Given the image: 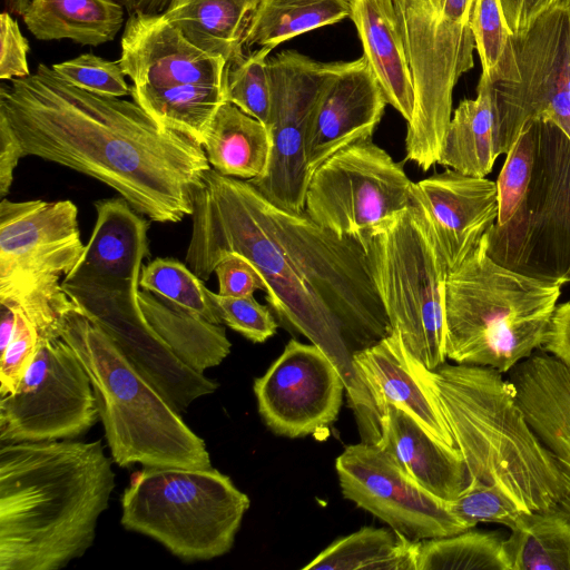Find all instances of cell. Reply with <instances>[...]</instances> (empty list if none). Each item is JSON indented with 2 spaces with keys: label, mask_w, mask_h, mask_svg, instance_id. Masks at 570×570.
<instances>
[{
  "label": "cell",
  "mask_w": 570,
  "mask_h": 570,
  "mask_svg": "<svg viewBox=\"0 0 570 570\" xmlns=\"http://www.w3.org/2000/svg\"><path fill=\"white\" fill-rule=\"evenodd\" d=\"M191 217L187 266L206 282L225 255L247 258L283 325L337 368L356 423H376L380 410L352 355L393 331L362 242L336 235L305 212L281 208L249 181L213 168L196 191Z\"/></svg>",
  "instance_id": "cell-1"
},
{
  "label": "cell",
  "mask_w": 570,
  "mask_h": 570,
  "mask_svg": "<svg viewBox=\"0 0 570 570\" xmlns=\"http://www.w3.org/2000/svg\"><path fill=\"white\" fill-rule=\"evenodd\" d=\"M0 118L22 155L108 185L150 222L178 223L212 167L203 145L160 125L135 100L80 89L40 63L2 83Z\"/></svg>",
  "instance_id": "cell-2"
},
{
  "label": "cell",
  "mask_w": 570,
  "mask_h": 570,
  "mask_svg": "<svg viewBox=\"0 0 570 570\" xmlns=\"http://www.w3.org/2000/svg\"><path fill=\"white\" fill-rule=\"evenodd\" d=\"M101 440L1 444L0 570H59L92 546L116 487Z\"/></svg>",
  "instance_id": "cell-3"
},
{
  "label": "cell",
  "mask_w": 570,
  "mask_h": 570,
  "mask_svg": "<svg viewBox=\"0 0 570 570\" xmlns=\"http://www.w3.org/2000/svg\"><path fill=\"white\" fill-rule=\"evenodd\" d=\"M146 219L125 203L97 209L96 223L61 286L129 362L180 413L218 384L184 363L157 334L138 301L142 262L150 255Z\"/></svg>",
  "instance_id": "cell-4"
},
{
  "label": "cell",
  "mask_w": 570,
  "mask_h": 570,
  "mask_svg": "<svg viewBox=\"0 0 570 570\" xmlns=\"http://www.w3.org/2000/svg\"><path fill=\"white\" fill-rule=\"evenodd\" d=\"M410 358L449 424L468 485L493 488L523 512L557 508V465L528 422L513 383L488 366L444 363L431 371Z\"/></svg>",
  "instance_id": "cell-5"
},
{
  "label": "cell",
  "mask_w": 570,
  "mask_h": 570,
  "mask_svg": "<svg viewBox=\"0 0 570 570\" xmlns=\"http://www.w3.org/2000/svg\"><path fill=\"white\" fill-rule=\"evenodd\" d=\"M563 283L500 265L485 234L445 279L446 358L509 373L540 348Z\"/></svg>",
  "instance_id": "cell-6"
},
{
  "label": "cell",
  "mask_w": 570,
  "mask_h": 570,
  "mask_svg": "<svg viewBox=\"0 0 570 570\" xmlns=\"http://www.w3.org/2000/svg\"><path fill=\"white\" fill-rule=\"evenodd\" d=\"M61 338L73 350L90 379L117 465L212 468L205 441L77 306L65 317Z\"/></svg>",
  "instance_id": "cell-7"
},
{
  "label": "cell",
  "mask_w": 570,
  "mask_h": 570,
  "mask_svg": "<svg viewBox=\"0 0 570 570\" xmlns=\"http://www.w3.org/2000/svg\"><path fill=\"white\" fill-rule=\"evenodd\" d=\"M121 525L184 561H206L234 546L250 500L217 469L145 466L121 498Z\"/></svg>",
  "instance_id": "cell-8"
},
{
  "label": "cell",
  "mask_w": 570,
  "mask_h": 570,
  "mask_svg": "<svg viewBox=\"0 0 570 570\" xmlns=\"http://www.w3.org/2000/svg\"><path fill=\"white\" fill-rule=\"evenodd\" d=\"M392 331L428 370L444 364L448 267L433 232L413 202L361 240Z\"/></svg>",
  "instance_id": "cell-9"
},
{
  "label": "cell",
  "mask_w": 570,
  "mask_h": 570,
  "mask_svg": "<svg viewBox=\"0 0 570 570\" xmlns=\"http://www.w3.org/2000/svg\"><path fill=\"white\" fill-rule=\"evenodd\" d=\"M476 1L393 0L414 86L405 159L424 171L438 164L452 117L454 87L474 66Z\"/></svg>",
  "instance_id": "cell-10"
},
{
  "label": "cell",
  "mask_w": 570,
  "mask_h": 570,
  "mask_svg": "<svg viewBox=\"0 0 570 570\" xmlns=\"http://www.w3.org/2000/svg\"><path fill=\"white\" fill-rule=\"evenodd\" d=\"M413 181L372 139L336 151L311 175L304 212L341 237L362 240L412 203Z\"/></svg>",
  "instance_id": "cell-11"
},
{
  "label": "cell",
  "mask_w": 570,
  "mask_h": 570,
  "mask_svg": "<svg viewBox=\"0 0 570 570\" xmlns=\"http://www.w3.org/2000/svg\"><path fill=\"white\" fill-rule=\"evenodd\" d=\"M99 419L90 379L61 338L42 341L17 390L0 400V442L73 440Z\"/></svg>",
  "instance_id": "cell-12"
},
{
  "label": "cell",
  "mask_w": 570,
  "mask_h": 570,
  "mask_svg": "<svg viewBox=\"0 0 570 570\" xmlns=\"http://www.w3.org/2000/svg\"><path fill=\"white\" fill-rule=\"evenodd\" d=\"M513 41L520 78L493 83L501 155L530 122L553 125L570 144V1L561 0Z\"/></svg>",
  "instance_id": "cell-13"
},
{
  "label": "cell",
  "mask_w": 570,
  "mask_h": 570,
  "mask_svg": "<svg viewBox=\"0 0 570 570\" xmlns=\"http://www.w3.org/2000/svg\"><path fill=\"white\" fill-rule=\"evenodd\" d=\"M272 107V151L266 171L249 181L274 205L304 212L311 170L305 155L309 121L320 96L338 62L323 63L298 51L284 50L267 61Z\"/></svg>",
  "instance_id": "cell-14"
},
{
  "label": "cell",
  "mask_w": 570,
  "mask_h": 570,
  "mask_svg": "<svg viewBox=\"0 0 570 570\" xmlns=\"http://www.w3.org/2000/svg\"><path fill=\"white\" fill-rule=\"evenodd\" d=\"M335 469L345 499L411 540L469 530L445 500L421 487L376 445H348L337 456Z\"/></svg>",
  "instance_id": "cell-15"
},
{
  "label": "cell",
  "mask_w": 570,
  "mask_h": 570,
  "mask_svg": "<svg viewBox=\"0 0 570 570\" xmlns=\"http://www.w3.org/2000/svg\"><path fill=\"white\" fill-rule=\"evenodd\" d=\"M85 245L71 200L0 202V294L59 281Z\"/></svg>",
  "instance_id": "cell-16"
},
{
  "label": "cell",
  "mask_w": 570,
  "mask_h": 570,
  "mask_svg": "<svg viewBox=\"0 0 570 570\" xmlns=\"http://www.w3.org/2000/svg\"><path fill=\"white\" fill-rule=\"evenodd\" d=\"M258 412L276 434L303 438L333 423L345 392L332 361L314 344L291 340L254 381Z\"/></svg>",
  "instance_id": "cell-17"
},
{
  "label": "cell",
  "mask_w": 570,
  "mask_h": 570,
  "mask_svg": "<svg viewBox=\"0 0 570 570\" xmlns=\"http://www.w3.org/2000/svg\"><path fill=\"white\" fill-rule=\"evenodd\" d=\"M120 47L118 61L134 87H225L227 60L190 42L163 13L129 14Z\"/></svg>",
  "instance_id": "cell-18"
},
{
  "label": "cell",
  "mask_w": 570,
  "mask_h": 570,
  "mask_svg": "<svg viewBox=\"0 0 570 570\" xmlns=\"http://www.w3.org/2000/svg\"><path fill=\"white\" fill-rule=\"evenodd\" d=\"M449 273L476 248L498 218L497 184L446 168L412 186Z\"/></svg>",
  "instance_id": "cell-19"
},
{
  "label": "cell",
  "mask_w": 570,
  "mask_h": 570,
  "mask_svg": "<svg viewBox=\"0 0 570 570\" xmlns=\"http://www.w3.org/2000/svg\"><path fill=\"white\" fill-rule=\"evenodd\" d=\"M386 105L364 56L338 62L309 121L305 155L311 173L344 147L372 139Z\"/></svg>",
  "instance_id": "cell-20"
},
{
  "label": "cell",
  "mask_w": 570,
  "mask_h": 570,
  "mask_svg": "<svg viewBox=\"0 0 570 570\" xmlns=\"http://www.w3.org/2000/svg\"><path fill=\"white\" fill-rule=\"evenodd\" d=\"M509 374L528 422L554 460L561 485L558 507L570 519V370L540 353Z\"/></svg>",
  "instance_id": "cell-21"
},
{
  "label": "cell",
  "mask_w": 570,
  "mask_h": 570,
  "mask_svg": "<svg viewBox=\"0 0 570 570\" xmlns=\"http://www.w3.org/2000/svg\"><path fill=\"white\" fill-rule=\"evenodd\" d=\"M352 356L381 414L384 405L393 404L405 411L435 440L456 448L439 403L415 373L410 353L396 333L392 332L380 342L354 351Z\"/></svg>",
  "instance_id": "cell-22"
},
{
  "label": "cell",
  "mask_w": 570,
  "mask_h": 570,
  "mask_svg": "<svg viewBox=\"0 0 570 570\" xmlns=\"http://www.w3.org/2000/svg\"><path fill=\"white\" fill-rule=\"evenodd\" d=\"M379 448L421 487L442 500L456 499L468 485V471L459 449L435 440L393 404L382 409Z\"/></svg>",
  "instance_id": "cell-23"
},
{
  "label": "cell",
  "mask_w": 570,
  "mask_h": 570,
  "mask_svg": "<svg viewBox=\"0 0 570 570\" xmlns=\"http://www.w3.org/2000/svg\"><path fill=\"white\" fill-rule=\"evenodd\" d=\"M350 18L387 104L410 122L414 86L393 0H352Z\"/></svg>",
  "instance_id": "cell-24"
},
{
  "label": "cell",
  "mask_w": 570,
  "mask_h": 570,
  "mask_svg": "<svg viewBox=\"0 0 570 570\" xmlns=\"http://www.w3.org/2000/svg\"><path fill=\"white\" fill-rule=\"evenodd\" d=\"M500 155L497 94L494 85L481 73L476 97L462 100L451 117L438 164L485 177Z\"/></svg>",
  "instance_id": "cell-25"
},
{
  "label": "cell",
  "mask_w": 570,
  "mask_h": 570,
  "mask_svg": "<svg viewBox=\"0 0 570 570\" xmlns=\"http://www.w3.org/2000/svg\"><path fill=\"white\" fill-rule=\"evenodd\" d=\"M125 10L117 0H30L21 17L39 40L97 47L115 39Z\"/></svg>",
  "instance_id": "cell-26"
},
{
  "label": "cell",
  "mask_w": 570,
  "mask_h": 570,
  "mask_svg": "<svg viewBox=\"0 0 570 570\" xmlns=\"http://www.w3.org/2000/svg\"><path fill=\"white\" fill-rule=\"evenodd\" d=\"M203 147L213 169L249 180L266 171L272 139L263 122L226 101L215 114Z\"/></svg>",
  "instance_id": "cell-27"
},
{
  "label": "cell",
  "mask_w": 570,
  "mask_h": 570,
  "mask_svg": "<svg viewBox=\"0 0 570 570\" xmlns=\"http://www.w3.org/2000/svg\"><path fill=\"white\" fill-rule=\"evenodd\" d=\"M259 1L171 0L163 14L190 42L228 63L245 53V35Z\"/></svg>",
  "instance_id": "cell-28"
},
{
  "label": "cell",
  "mask_w": 570,
  "mask_h": 570,
  "mask_svg": "<svg viewBox=\"0 0 570 570\" xmlns=\"http://www.w3.org/2000/svg\"><path fill=\"white\" fill-rule=\"evenodd\" d=\"M138 301L144 315L168 347L199 373L219 365L230 353L232 343L222 324L176 307L146 289H139Z\"/></svg>",
  "instance_id": "cell-29"
},
{
  "label": "cell",
  "mask_w": 570,
  "mask_h": 570,
  "mask_svg": "<svg viewBox=\"0 0 570 570\" xmlns=\"http://www.w3.org/2000/svg\"><path fill=\"white\" fill-rule=\"evenodd\" d=\"M419 543L392 528L364 527L331 543L303 570H416Z\"/></svg>",
  "instance_id": "cell-30"
},
{
  "label": "cell",
  "mask_w": 570,
  "mask_h": 570,
  "mask_svg": "<svg viewBox=\"0 0 570 570\" xmlns=\"http://www.w3.org/2000/svg\"><path fill=\"white\" fill-rule=\"evenodd\" d=\"M508 528L510 570H570V519L559 507L522 512Z\"/></svg>",
  "instance_id": "cell-31"
},
{
  "label": "cell",
  "mask_w": 570,
  "mask_h": 570,
  "mask_svg": "<svg viewBox=\"0 0 570 570\" xmlns=\"http://www.w3.org/2000/svg\"><path fill=\"white\" fill-rule=\"evenodd\" d=\"M352 0H261L248 24L244 50L282 42L350 18Z\"/></svg>",
  "instance_id": "cell-32"
},
{
  "label": "cell",
  "mask_w": 570,
  "mask_h": 570,
  "mask_svg": "<svg viewBox=\"0 0 570 570\" xmlns=\"http://www.w3.org/2000/svg\"><path fill=\"white\" fill-rule=\"evenodd\" d=\"M130 89L132 99L160 125L200 145L218 108L227 101L222 86L186 83Z\"/></svg>",
  "instance_id": "cell-33"
},
{
  "label": "cell",
  "mask_w": 570,
  "mask_h": 570,
  "mask_svg": "<svg viewBox=\"0 0 570 570\" xmlns=\"http://www.w3.org/2000/svg\"><path fill=\"white\" fill-rule=\"evenodd\" d=\"M416 570H510L497 531L463 532L420 540Z\"/></svg>",
  "instance_id": "cell-34"
},
{
  "label": "cell",
  "mask_w": 570,
  "mask_h": 570,
  "mask_svg": "<svg viewBox=\"0 0 570 570\" xmlns=\"http://www.w3.org/2000/svg\"><path fill=\"white\" fill-rule=\"evenodd\" d=\"M139 286L208 322L223 323L203 281L177 259L158 257L149 262L141 269Z\"/></svg>",
  "instance_id": "cell-35"
},
{
  "label": "cell",
  "mask_w": 570,
  "mask_h": 570,
  "mask_svg": "<svg viewBox=\"0 0 570 570\" xmlns=\"http://www.w3.org/2000/svg\"><path fill=\"white\" fill-rule=\"evenodd\" d=\"M472 31L482 73L492 83L519 80L513 35L507 26L499 0L476 1Z\"/></svg>",
  "instance_id": "cell-36"
},
{
  "label": "cell",
  "mask_w": 570,
  "mask_h": 570,
  "mask_svg": "<svg viewBox=\"0 0 570 570\" xmlns=\"http://www.w3.org/2000/svg\"><path fill=\"white\" fill-rule=\"evenodd\" d=\"M539 122L523 127L510 150L497 180L498 218L492 227L507 230L520 220L534 170L535 138Z\"/></svg>",
  "instance_id": "cell-37"
},
{
  "label": "cell",
  "mask_w": 570,
  "mask_h": 570,
  "mask_svg": "<svg viewBox=\"0 0 570 570\" xmlns=\"http://www.w3.org/2000/svg\"><path fill=\"white\" fill-rule=\"evenodd\" d=\"M272 50L269 47H261L246 51L242 57L227 63L225 75L227 101L266 127L272 107V85L267 65Z\"/></svg>",
  "instance_id": "cell-38"
},
{
  "label": "cell",
  "mask_w": 570,
  "mask_h": 570,
  "mask_svg": "<svg viewBox=\"0 0 570 570\" xmlns=\"http://www.w3.org/2000/svg\"><path fill=\"white\" fill-rule=\"evenodd\" d=\"M51 67L69 83L86 91L108 97L130 95L131 89L125 80L126 75L119 61L83 53Z\"/></svg>",
  "instance_id": "cell-39"
},
{
  "label": "cell",
  "mask_w": 570,
  "mask_h": 570,
  "mask_svg": "<svg viewBox=\"0 0 570 570\" xmlns=\"http://www.w3.org/2000/svg\"><path fill=\"white\" fill-rule=\"evenodd\" d=\"M207 295L220 320L228 327L254 343H263L274 336L277 323L271 309L253 296L234 297L214 293Z\"/></svg>",
  "instance_id": "cell-40"
},
{
  "label": "cell",
  "mask_w": 570,
  "mask_h": 570,
  "mask_svg": "<svg viewBox=\"0 0 570 570\" xmlns=\"http://www.w3.org/2000/svg\"><path fill=\"white\" fill-rule=\"evenodd\" d=\"M446 503L469 529L480 522L509 527L523 512L504 494L485 485H466L456 499Z\"/></svg>",
  "instance_id": "cell-41"
},
{
  "label": "cell",
  "mask_w": 570,
  "mask_h": 570,
  "mask_svg": "<svg viewBox=\"0 0 570 570\" xmlns=\"http://www.w3.org/2000/svg\"><path fill=\"white\" fill-rule=\"evenodd\" d=\"M13 309L17 315L16 326L8 345L0 353L1 396L17 390L42 342L39 332L29 320L19 309Z\"/></svg>",
  "instance_id": "cell-42"
},
{
  "label": "cell",
  "mask_w": 570,
  "mask_h": 570,
  "mask_svg": "<svg viewBox=\"0 0 570 570\" xmlns=\"http://www.w3.org/2000/svg\"><path fill=\"white\" fill-rule=\"evenodd\" d=\"M214 273L218 279V294L224 296H253L256 291L266 292L267 288L257 268L238 254L222 257Z\"/></svg>",
  "instance_id": "cell-43"
},
{
  "label": "cell",
  "mask_w": 570,
  "mask_h": 570,
  "mask_svg": "<svg viewBox=\"0 0 570 570\" xmlns=\"http://www.w3.org/2000/svg\"><path fill=\"white\" fill-rule=\"evenodd\" d=\"M0 79L12 80L30 76L29 43L11 13L0 16Z\"/></svg>",
  "instance_id": "cell-44"
},
{
  "label": "cell",
  "mask_w": 570,
  "mask_h": 570,
  "mask_svg": "<svg viewBox=\"0 0 570 570\" xmlns=\"http://www.w3.org/2000/svg\"><path fill=\"white\" fill-rule=\"evenodd\" d=\"M540 350L570 370V299L557 304Z\"/></svg>",
  "instance_id": "cell-45"
},
{
  "label": "cell",
  "mask_w": 570,
  "mask_h": 570,
  "mask_svg": "<svg viewBox=\"0 0 570 570\" xmlns=\"http://www.w3.org/2000/svg\"><path fill=\"white\" fill-rule=\"evenodd\" d=\"M510 32L521 36L561 0H499Z\"/></svg>",
  "instance_id": "cell-46"
},
{
  "label": "cell",
  "mask_w": 570,
  "mask_h": 570,
  "mask_svg": "<svg viewBox=\"0 0 570 570\" xmlns=\"http://www.w3.org/2000/svg\"><path fill=\"white\" fill-rule=\"evenodd\" d=\"M23 157L20 144L8 122L0 118V197L9 193L13 171Z\"/></svg>",
  "instance_id": "cell-47"
},
{
  "label": "cell",
  "mask_w": 570,
  "mask_h": 570,
  "mask_svg": "<svg viewBox=\"0 0 570 570\" xmlns=\"http://www.w3.org/2000/svg\"><path fill=\"white\" fill-rule=\"evenodd\" d=\"M1 306V323H0V353L8 345L11 335L13 333L16 326V311L6 304H0Z\"/></svg>",
  "instance_id": "cell-48"
},
{
  "label": "cell",
  "mask_w": 570,
  "mask_h": 570,
  "mask_svg": "<svg viewBox=\"0 0 570 570\" xmlns=\"http://www.w3.org/2000/svg\"><path fill=\"white\" fill-rule=\"evenodd\" d=\"M30 0H4L6 9L12 14L22 16Z\"/></svg>",
  "instance_id": "cell-49"
},
{
  "label": "cell",
  "mask_w": 570,
  "mask_h": 570,
  "mask_svg": "<svg viewBox=\"0 0 570 570\" xmlns=\"http://www.w3.org/2000/svg\"><path fill=\"white\" fill-rule=\"evenodd\" d=\"M562 279L564 281V283L570 282V265L567 273L562 276Z\"/></svg>",
  "instance_id": "cell-50"
},
{
  "label": "cell",
  "mask_w": 570,
  "mask_h": 570,
  "mask_svg": "<svg viewBox=\"0 0 570 570\" xmlns=\"http://www.w3.org/2000/svg\"><path fill=\"white\" fill-rule=\"evenodd\" d=\"M570 1V0H569Z\"/></svg>",
  "instance_id": "cell-51"
}]
</instances>
